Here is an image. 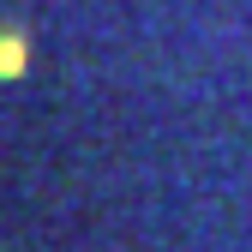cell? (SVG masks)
Returning a JSON list of instances; mask_svg holds the SVG:
<instances>
[{
	"label": "cell",
	"instance_id": "cell-1",
	"mask_svg": "<svg viewBox=\"0 0 252 252\" xmlns=\"http://www.w3.org/2000/svg\"><path fill=\"white\" fill-rule=\"evenodd\" d=\"M24 60H30V42H24V30H0V84L24 78Z\"/></svg>",
	"mask_w": 252,
	"mask_h": 252
}]
</instances>
